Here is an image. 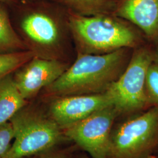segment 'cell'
<instances>
[{
  "label": "cell",
  "instance_id": "obj_1",
  "mask_svg": "<svg viewBox=\"0 0 158 158\" xmlns=\"http://www.w3.org/2000/svg\"><path fill=\"white\" fill-rule=\"evenodd\" d=\"M127 49L102 55L78 54L72 65L44 89L51 98L104 93L127 67Z\"/></svg>",
  "mask_w": 158,
  "mask_h": 158
},
{
  "label": "cell",
  "instance_id": "obj_2",
  "mask_svg": "<svg viewBox=\"0 0 158 158\" xmlns=\"http://www.w3.org/2000/svg\"><path fill=\"white\" fill-rule=\"evenodd\" d=\"M68 22L79 54H106L141 42L135 31L107 14L85 16L72 12Z\"/></svg>",
  "mask_w": 158,
  "mask_h": 158
},
{
  "label": "cell",
  "instance_id": "obj_3",
  "mask_svg": "<svg viewBox=\"0 0 158 158\" xmlns=\"http://www.w3.org/2000/svg\"><path fill=\"white\" fill-rule=\"evenodd\" d=\"M14 141L2 158L40 155L68 139L63 130L48 113L28 103L10 121Z\"/></svg>",
  "mask_w": 158,
  "mask_h": 158
},
{
  "label": "cell",
  "instance_id": "obj_4",
  "mask_svg": "<svg viewBox=\"0 0 158 158\" xmlns=\"http://www.w3.org/2000/svg\"><path fill=\"white\" fill-rule=\"evenodd\" d=\"M114 124L107 158H149L158 151V107Z\"/></svg>",
  "mask_w": 158,
  "mask_h": 158
},
{
  "label": "cell",
  "instance_id": "obj_5",
  "mask_svg": "<svg viewBox=\"0 0 158 158\" xmlns=\"http://www.w3.org/2000/svg\"><path fill=\"white\" fill-rule=\"evenodd\" d=\"M65 23L56 14L44 9H34L22 15L14 25L17 33L35 57L63 60Z\"/></svg>",
  "mask_w": 158,
  "mask_h": 158
},
{
  "label": "cell",
  "instance_id": "obj_6",
  "mask_svg": "<svg viewBox=\"0 0 158 158\" xmlns=\"http://www.w3.org/2000/svg\"><path fill=\"white\" fill-rule=\"evenodd\" d=\"M153 48L141 46L134 52L127 67L108 91L120 115H131L149 108L145 93L147 70L153 62Z\"/></svg>",
  "mask_w": 158,
  "mask_h": 158
},
{
  "label": "cell",
  "instance_id": "obj_7",
  "mask_svg": "<svg viewBox=\"0 0 158 158\" xmlns=\"http://www.w3.org/2000/svg\"><path fill=\"white\" fill-rule=\"evenodd\" d=\"M118 117L117 109L110 106L69 127L63 132L68 139L91 158H107L111 133Z\"/></svg>",
  "mask_w": 158,
  "mask_h": 158
},
{
  "label": "cell",
  "instance_id": "obj_8",
  "mask_svg": "<svg viewBox=\"0 0 158 158\" xmlns=\"http://www.w3.org/2000/svg\"><path fill=\"white\" fill-rule=\"evenodd\" d=\"M114 106L110 93L62 96L52 98L48 113L63 130L93 114Z\"/></svg>",
  "mask_w": 158,
  "mask_h": 158
},
{
  "label": "cell",
  "instance_id": "obj_9",
  "mask_svg": "<svg viewBox=\"0 0 158 158\" xmlns=\"http://www.w3.org/2000/svg\"><path fill=\"white\" fill-rule=\"evenodd\" d=\"M69 67L63 60L34 56L12 74V78L21 95L28 101L54 82Z\"/></svg>",
  "mask_w": 158,
  "mask_h": 158
},
{
  "label": "cell",
  "instance_id": "obj_10",
  "mask_svg": "<svg viewBox=\"0 0 158 158\" xmlns=\"http://www.w3.org/2000/svg\"><path fill=\"white\" fill-rule=\"evenodd\" d=\"M115 15L138 27L150 42L158 43V0H124Z\"/></svg>",
  "mask_w": 158,
  "mask_h": 158
},
{
  "label": "cell",
  "instance_id": "obj_11",
  "mask_svg": "<svg viewBox=\"0 0 158 158\" xmlns=\"http://www.w3.org/2000/svg\"><path fill=\"white\" fill-rule=\"evenodd\" d=\"M28 103L17 89L12 74L0 79V125L10 122Z\"/></svg>",
  "mask_w": 158,
  "mask_h": 158
},
{
  "label": "cell",
  "instance_id": "obj_12",
  "mask_svg": "<svg viewBox=\"0 0 158 158\" xmlns=\"http://www.w3.org/2000/svg\"><path fill=\"white\" fill-rule=\"evenodd\" d=\"M0 2V54L28 51Z\"/></svg>",
  "mask_w": 158,
  "mask_h": 158
},
{
  "label": "cell",
  "instance_id": "obj_13",
  "mask_svg": "<svg viewBox=\"0 0 158 158\" xmlns=\"http://www.w3.org/2000/svg\"><path fill=\"white\" fill-rule=\"evenodd\" d=\"M68 6L72 12L81 15L90 16L107 14L111 9V0H57Z\"/></svg>",
  "mask_w": 158,
  "mask_h": 158
},
{
  "label": "cell",
  "instance_id": "obj_14",
  "mask_svg": "<svg viewBox=\"0 0 158 158\" xmlns=\"http://www.w3.org/2000/svg\"><path fill=\"white\" fill-rule=\"evenodd\" d=\"M34 56L29 51L0 54V79L14 73Z\"/></svg>",
  "mask_w": 158,
  "mask_h": 158
},
{
  "label": "cell",
  "instance_id": "obj_15",
  "mask_svg": "<svg viewBox=\"0 0 158 158\" xmlns=\"http://www.w3.org/2000/svg\"><path fill=\"white\" fill-rule=\"evenodd\" d=\"M145 93L149 108L158 107V64L154 60L147 70Z\"/></svg>",
  "mask_w": 158,
  "mask_h": 158
},
{
  "label": "cell",
  "instance_id": "obj_16",
  "mask_svg": "<svg viewBox=\"0 0 158 158\" xmlns=\"http://www.w3.org/2000/svg\"><path fill=\"white\" fill-rule=\"evenodd\" d=\"M14 132L10 122L0 125V156L2 157L11 146Z\"/></svg>",
  "mask_w": 158,
  "mask_h": 158
},
{
  "label": "cell",
  "instance_id": "obj_17",
  "mask_svg": "<svg viewBox=\"0 0 158 158\" xmlns=\"http://www.w3.org/2000/svg\"><path fill=\"white\" fill-rule=\"evenodd\" d=\"M39 156L40 158H74L70 153L57 149L56 148L41 153Z\"/></svg>",
  "mask_w": 158,
  "mask_h": 158
},
{
  "label": "cell",
  "instance_id": "obj_18",
  "mask_svg": "<svg viewBox=\"0 0 158 158\" xmlns=\"http://www.w3.org/2000/svg\"><path fill=\"white\" fill-rule=\"evenodd\" d=\"M153 56H154V61L158 64V42L154 44V47L153 48Z\"/></svg>",
  "mask_w": 158,
  "mask_h": 158
},
{
  "label": "cell",
  "instance_id": "obj_19",
  "mask_svg": "<svg viewBox=\"0 0 158 158\" xmlns=\"http://www.w3.org/2000/svg\"><path fill=\"white\" fill-rule=\"evenodd\" d=\"M14 0H0V2L2 3H11Z\"/></svg>",
  "mask_w": 158,
  "mask_h": 158
},
{
  "label": "cell",
  "instance_id": "obj_20",
  "mask_svg": "<svg viewBox=\"0 0 158 158\" xmlns=\"http://www.w3.org/2000/svg\"><path fill=\"white\" fill-rule=\"evenodd\" d=\"M80 158H91L90 156H89L88 155H82L81 157Z\"/></svg>",
  "mask_w": 158,
  "mask_h": 158
},
{
  "label": "cell",
  "instance_id": "obj_21",
  "mask_svg": "<svg viewBox=\"0 0 158 158\" xmlns=\"http://www.w3.org/2000/svg\"><path fill=\"white\" fill-rule=\"evenodd\" d=\"M24 158H40V156H39V155H36V156H30V157Z\"/></svg>",
  "mask_w": 158,
  "mask_h": 158
},
{
  "label": "cell",
  "instance_id": "obj_22",
  "mask_svg": "<svg viewBox=\"0 0 158 158\" xmlns=\"http://www.w3.org/2000/svg\"><path fill=\"white\" fill-rule=\"evenodd\" d=\"M23 1H36V0H23Z\"/></svg>",
  "mask_w": 158,
  "mask_h": 158
},
{
  "label": "cell",
  "instance_id": "obj_23",
  "mask_svg": "<svg viewBox=\"0 0 158 158\" xmlns=\"http://www.w3.org/2000/svg\"><path fill=\"white\" fill-rule=\"evenodd\" d=\"M156 158V157H155V156H152V157H151V158Z\"/></svg>",
  "mask_w": 158,
  "mask_h": 158
},
{
  "label": "cell",
  "instance_id": "obj_24",
  "mask_svg": "<svg viewBox=\"0 0 158 158\" xmlns=\"http://www.w3.org/2000/svg\"><path fill=\"white\" fill-rule=\"evenodd\" d=\"M0 158H1V156H0Z\"/></svg>",
  "mask_w": 158,
  "mask_h": 158
}]
</instances>
